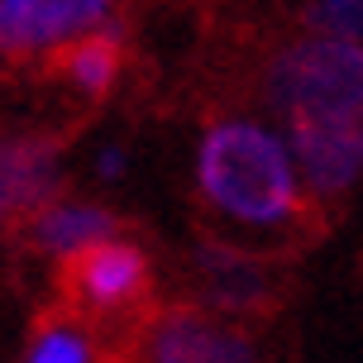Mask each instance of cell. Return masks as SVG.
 I'll return each mask as SVG.
<instances>
[{
  "mask_svg": "<svg viewBox=\"0 0 363 363\" xmlns=\"http://www.w3.org/2000/svg\"><path fill=\"white\" fill-rule=\"evenodd\" d=\"M268 106L287 144H325L363 167V48L330 34L287 43L268 67Z\"/></svg>",
  "mask_w": 363,
  "mask_h": 363,
  "instance_id": "cell-1",
  "label": "cell"
},
{
  "mask_svg": "<svg viewBox=\"0 0 363 363\" xmlns=\"http://www.w3.org/2000/svg\"><path fill=\"white\" fill-rule=\"evenodd\" d=\"M196 191L230 225H287L301 211V172L287 134L244 115L211 125L196 144Z\"/></svg>",
  "mask_w": 363,
  "mask_h": 363,
  "instance_id": "cell-2",
  "label": "cell"
},
{
  "mask_svg": "<svg viewBox=\"0 0 363 363\" xmlns=\"http://www.w3.org/2000/svg\"><path fill=\"white\" fill-rule=\"evenodd\" d=\"M110 0H0V53L29 57L48 48H72L101 29Z\"/></svg>",
  "mask_w": 363,
  "mask_h": 363,
  "instance_id": "cell-3",
  "label": "cell"
},
{
  "mask_svg": "<svg viewBox=\"0 0 363 363\" xmlns=\"http://www.w3.org/2000/svg\"><path fill=\"white\" fill-rule=\"evenodd\" d=\"M144 354L148 363H258V349L244 330L196 306L163 311L148 325Z\"/></svg>",
  "mask_w": 363,
  "mask_h": 363,
  "instance_id": "cell-4",
  "label": "cell"
},
{
  "mask_svg": "<svg viewBox=\"0 0 363 363\" xmlns=\"http://www.w3.org/2000/svg\"><path fill=\"white\" fill-rule=\"evenodd\" d=\"M67 291L96 315H120L148 296V254L129 239H106L67 263Z\"/></svg>",
  "mask_w": 363,
  "mask_h": 363,
  "instance_id": "cell-5",
  "label": "cell"
},
{
  "mask_svg": "<svg viewBox=\"0 0 363 363\" xmlns=\"http://www.w3.org/2000/svg\"><path fill=\"white\" fill-rule=\"evenodd\" d=\"M191 272L211 315H249V311H263L272 296L268 268L230 244H201L191 254Z\"/></svg>",
  "mask_w": 363,
  "mask_h": 363,
  "instance_id": "cell-6",
  "label": "cell"
},
{
  "mask_svg": "<svg viewBox=\"0 0 363 363\" xmlns=\"http://www.w3.org/2000/svg\"><path fill=\"white\" fill-rule=\"evenodd\" d=\"M62 167L43 139H0V206L19 216H38L57 201Z\"/></svg>",
  "mask_w": 363,
  "mask_h": 363,
  "instance_id": "cell-7",
  "label": "cell"
},
{
  "mask_svg": "<svg viewBox=\"0 0 363 363\" xmlns=\"http://www.w3.org/2000/svg\"><path fill=\"white\" fill-rule=\"evenodd\" d=\"M115 239V216L96 201H62L57 196L53 206H43L38 216H29V244L38 254H53V258H82L86 249Z\"/></svg>",
  "mask_w": 363,
  "mask_h": 363,
  "instance_id": "cell-8",
  "label": "cell"
},
{
  "mask_svg": "<svg viewBox=\"0 0 363 363\" xmlns=\"http://www.w3.org/2000/svg\"><path fill=\"white\" fill-rule=\"evenodd\" d=\"M62 77L82 96H106L115 86V77H120V38L106 34V29L77 38L72 48L62 53Z\"/></svg>",
  "mask_w": 363,
  "mask_h": 363,
  "instance_id": "cell-9",
  "label": "cell"
},
{
  "mask_svg": "<svg viewBox=\"0 0 363 363\" xmlns=\"http://www.w3.org/2000/svg\"><path fill=\"white\" fill-rule=\"evenodd\" d=\"M24 363H91L86 330L72 325V320H48V325H38V335L29 340Z\"/></svg>",
  "mask_w": 363,
  "mask_h": 363,
  "instance_id": "cell-10",
  "label": "cell"
},
{
  "mask_svg": "<svg viewBox=\"0 0 363 363\" xmlns=\"http://www.w3.org/2000/svg\"><path fill=\"white\" fill-rule=\"evenodd\" d=\"M311 24H315V34L345 38V43L363 48V0H315L311 5Z\"/></svg>",
  "mask_w": 363,
  "mask_h": 363,
  "instance_id": "cell-11",
  "label": "cell"
},
{
  "mask_svg": "<svg viewBox=\"0 0 363 363\" xmlns=\"http://www.w3.org/2000/svg\"><path fill=\"white\" fill-rule=\"evenodd\" d=\"M129 167V158L125 153H120V148H101V153H96V172H101V177H120V172H125Z\"/></svg>",
  "mask_w": 363,
  "mask_h": 363,
  "instance_id": "cell-12",
  "label": "cell"
},
{
  "mask_svg": "<svg viewBox=\"0 0 363 363\" xmlns=\"http://www.w3.org/2000/svg\"><path fill=\"white\" fill-rule=\"evenodd\" d=\"M0 216H5V206H0Z\"/></svg>",
  "mask_w": 363,
  "mask_h": 363,
  "instance_id": "cell-13",
  "label": "cell"
}]
</instances>
